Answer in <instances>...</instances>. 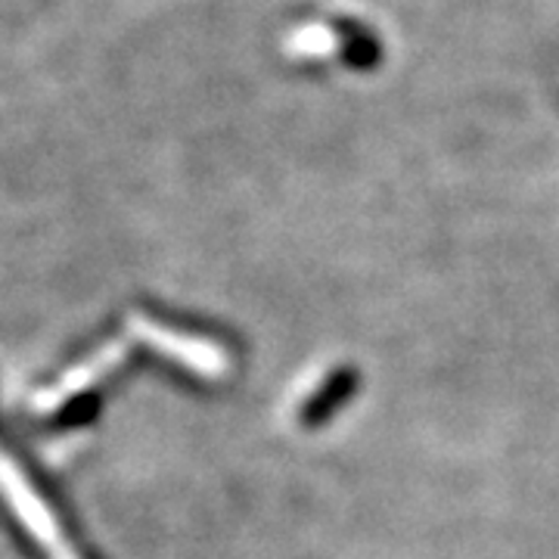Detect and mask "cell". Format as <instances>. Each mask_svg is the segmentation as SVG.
<instances>
[{"instance_id":"6da1fadb","label":"cell","mask_w":559,"mask_h":559,"mask_svg":"<svg viewBox=\"0 0 559 559\" xmlns=\"http://www.w3.org/2000/svg\"><path fill=\"white\" fill-rule=\"evenodd\" d=\"M355 389H358V373H355L352 367L336 370V373L323 382L311 399L305 401L301 423H305V426H320L323 419H330L336 411H340L342 401H348L352 395H355Z\"/></svg>"}]
</instances>
